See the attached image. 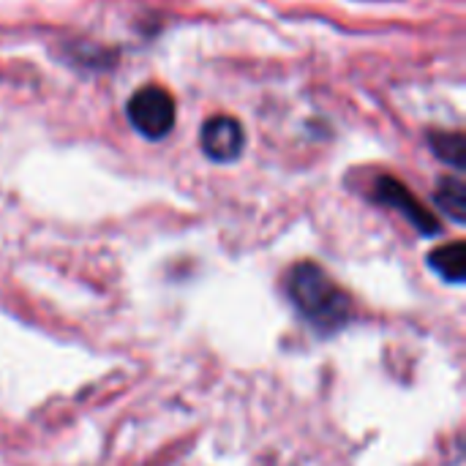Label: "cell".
I'll return each mask as SVG.
<instances>
[{
  "mask_svg": "<svg viewBox=\"0 0 466 466\" xmlns=\"http://www.w3.org/2000/svg\"><path fill=\"white\" fill-rule=\"evenodd\" d=\"M289 300L309 325L319 333H336L352 319V300L347 292L314 262H300L289 270Z\"/></svg>",
  "mask_w": 466,
  "mask_h": 466,
  "instance_id": "cell-1",
  "label": "cell"
},
{
  "mask_svg": "<svg viewBox=\"0 0 466 466\" xmlns=\"http://www.w3.org/2000/svg\"><path fill=\"white\" fill-rule=\"evenodd\" d=\"M126 117L134 126V131L142 134L145 139H164L175 128V98L161 85H145L128 98Z\"/></svg>",
  "mask_w": 466,
  "mask_h": 466,
  "instance_id": "cell-2",
  "label": "cell"
},
{
  "mask_svg": "<svg viewBox=\"0 0 466 466\" xmlns=\"http://www.w3.org/2000/svg\"><path fill=\"white\" fill-rule=\"evenodd\" d=\"M371 199L377 205H385L390 210H399L420 235H440V221L434 218V213L429 208H423L415 194L396 177L390 175H380L374 180V188H371Z\"/></svg>",
  "mask_w": 466,
  "mask_h": 466,
  "instance_id": "cell-3",
  "label": "cell"
},
{
  "mask_svg": "<svg viewBox=\"0 0 466 466\" xmlns=\"http://www.w3.org/2000/svg\"><path fill=\"white\" fill-rule=\"evenodd\" d=\"M199 145L210 161L227 164V161H235L243 156L246 131H243L240 120H235L232 115H216V117L205 120V126L199 131Z\"/></svg>",
  "mask_w": 466,
  "mask_h": 466,
  "instance_id": "cell-4",
  "label": "cell"
},
{
  "mask_svg": "<svg viewBox=\"0 0 466 466\" xmlns=\"http://www.w3.org/2000/svg\"><path fill=\"white\" fill-rule=\"evenodd\" d=\"M66 60L76 68H87V71H106L117 63V52L106 49V46H96L87 41H74L68 44Z\"/></svg>",
  "mask_w": 466,
  "mask_h": 466,
  "instance_id": "cell-5",
  "label": "cell"
},
{
  "mask_svg": "<svg viewBox=\"0 0 466 466\" xmlns=\"http://www.w3.org/2000/svg\"><path fill=\"white\" fill-rule=\"evenodd\" d=\"M429 265L451 284H461L466 276V248L461 240L451 243V246H442L437 251H431L429 257Z\"/></svg>",
  "mask_w": 466,
  "mask_h": 466,
  "instance_id": "cell-6",
  "label": "cell"
},
{
  "mask_svg": "<svg viewBox=\"0 0 466 466\" xmlns=\"http://www.w3.org/2000/svg\"><path fill=\"white\" fill-rule=\"evenodd\" d=\"M429 147L437 158L456 167L459 172L466 167V139L461 131H429Z\"/></svg>",
  "mask_w": 466,
  "mask_h": 466,
  "instance_id": "cell-7",
  "label": "cell"
},
{
  "mask_svg": "<svg viewBox=\"0 0 466 466\" xmlns=\"http://www.w3.org/2000/svg\"><path fill=\"white\" fill-rule=\"evenodd\" d=\"M434 202L456 224H464L466 221V186L461 177H445V180H440V186L434 191Z\"/></svg>",
  "mask_w": 466,
  "mask_h": 466,
  "instance_id": "cell-8",
  "label": "cell"
}]
</instances>
